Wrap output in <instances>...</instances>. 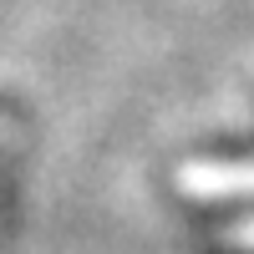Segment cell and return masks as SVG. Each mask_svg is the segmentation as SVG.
Listing matches in <instances>:
<instances>
[{"instance_id":"2","label":"cell","mask_w":254,"mask_h":254,"mask_svg":"<svg viewBox=\"0 0 254 254\" xmlns=\"http://www.w3.org/2000/svg\"><path fill=\"white\" fill-rule=\"evenodd\" d=\"M229 244H234V249H254V219H244V224L229 229Z\"/></svg>"},{"instance_id":"1","label":"cell","mask_w":254,"mask_h":254,"mask_svg":"<svg viewBox=\"0 0 254 254\" xmlns=\"http://www.w3.org/2000/svg\"><path fill=\"white\" fill-rule=\"evenodd\" d=\"M178 188L193 198H229V193H254V163H183Z\"/></svg>"}]
</instances>
